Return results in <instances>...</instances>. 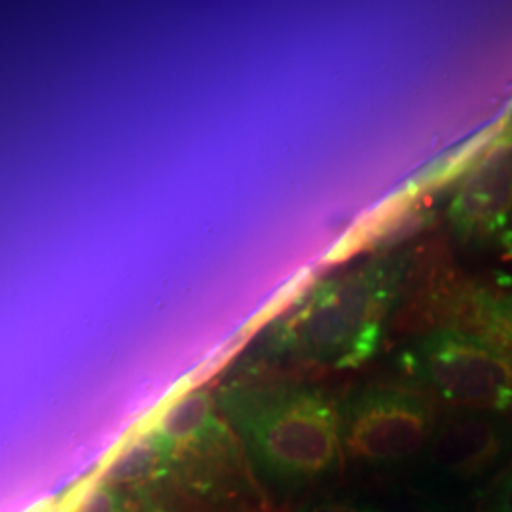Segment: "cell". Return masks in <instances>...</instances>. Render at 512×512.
Segmentation results:
<instances>
[{
	"instance_id": "cell-6",
	"label": "cell",
	"mask_w": 512,
	"mask_h": 512,
	"mask_svg": "<svg viewBox=\"0 0 512 512\" xmlns=\"http://www.w3.org/2000/svg\"><path fill=\"white\" fill-rule=\"evenodd\" d=\"M512 450V420L505 414L461 410L437 418L425 463L452 480L486 475Z\"/></svg>"
},
{
	"instance_id": "cell-11",
	"label": "cell",
	"mask_w": 512,
	"mask_h": 512,
	"mask_svg": "<svg viewBox=\"0 0 512 512\" xmlns=\"http://www.w3.org/2000/svg\"><path fill=\"white\" fill-rule=\"evenodd\" d=\"M484 512H512V467L492 490Z\"/></svg>"
},
{
	"instance_id": "cell-2",
	"label": "cell",
	"mask_w": 512,
	"mask_h": 512,
	"mask_svg": "<svg viewBox=\"0 0 512 512\" xmlns=\"http://www.w3.org/2000/svg\"><path fill=\"white\" fill-rule=\"evenodd\" d=\"M220 408L238 433L258 475L294 492L336 475L344 454L340 406L327 391L291 382L222 389Z\"/></svg>"
},
{
	"instance_id": "cell-8",
	"label": "cell",
	"mask_w": 512,
	"mask_h": 512,
	"mask_svg": "<svg viewBox=\"0 0 512 512\" xmlns=\"http://www.w3.org/2000/svg\"><path fill=\"white\" fill-rule=\"evenodd\" d=\"M458 327L476 330L512 349V296L482 287H465L444 296Z\"/></svg>"
},
{
	"instance_id": "cell-7",
	"label": "cell",
	"mask_w": 512,
	"mask_h": 512,
	"mask_svg": "<svg viewBox=\"0 0 512 512\" xmlns=\"http://www.w3.org/2000/svg\"><path fill=\"white\" fill-rule=\"evenodd\" d=\"M171 476V450L167 440L148 431L131 440L105 467L97 482L118 490H143Z\"/></svg>"
},
{
	"instance_id": "cell-12",
	"label": "cell",
	"mask_w": 512,
	"mask_h": 512,
	"mask_svg": "<svg viewBox=\"0 0 512 512\" xmlns=\"http://www.w3.org/2000/svg\"><path fill=\"white\" fill-rule=\"evenodd\" d=\"M48 509H50V501H46V503H40V505H37L35 509H31L29 512H50Z\"/></svg>"
},
{
	"instance_id": "cell-10",
	"label": "cell",
	"mask_w": 512,
	"mask_h": 512,
	"mask_svg": "<svg viewBox=\"0 0 512 512\" xmlns=\"http://www.w3.org/2000/svg\"><path fill=\"white\" fill-rule=\"evenodd\" d=\"M294 512H385L382 507L351 499V497H321L300 505Z\"/></svg>"
},
{
	"instance_id": "cell-9",
	"label": "cell",
	"mask_w": 512,
	"mask_h": 512,
	"mask_svg": "<svg viewBox=\"0 0 512 512\" xmlns=\"http://www.w3.org/2000/svg\"><path fill=\"white\" fill-rule=\"evenodd\" d=\"M74 512H133V507L124 490L93 482L90 490L78 499Z\"/></svg>"
},
{
	"instance_id": "cell-5",
	"label": "cell",
	"mask_w": 512,
	"mask_h": 512,
	"mask_svg": "<svg viewBox=\"0 0 512 512\" xmlns=\"http://www.w3.org/2000/svg\"><path fill=\"white\" fill-rule=\"evenodd\" d=\"M446 219L463 243H492L512 232V116L463 169Z\"/></svg>"
},
{
	"instance_id": "cell-3",
	"label": "cell",
	"mask_w": 512,
	"mask_h": 512,
	"mask_svg": "<svg viewBox=\"0 0 512 512\" xmlns=\"http://www.w3.org/2000/svg\"><path fill=\"white\" fill-rule=\"evenodd\" d=\"M401 368L440 401L512 416V349L458 325L427 330L401 351Z\"/></svg>"
},
{
	"instance_id": "cell-4",
	"label": "cell",
	"mask_w": 512,
	"mask_h": 512,
	"mask_svg": "<svg viewBox=\"0 0 512 512\" xmlns=\"http://www.w3.org/2000/svg\"><path fill=\"white\" fill-rule=\"evenodd\" d=\"M427 399L404 387H366L340 406V442L349 463L387 471L423 458L437 425Z\"/></svg>"
},
{
	"instance_id": "cell-1",
	"label": "cell",
	"mask_w": 512,
	"mask_h": 512,
	"mask_svg": "<svg viewBox=\"0 0 512 512\" xmlns=\"http://www.w3.org/2000/svg\"><path fill=\"white\" fill-rule=\"evenodd\" d=\"M410 264L408 251H389L315 281L268 330L266 353L340 370L363 365L380 348Z\"/></svg>"
}]
</instances>
